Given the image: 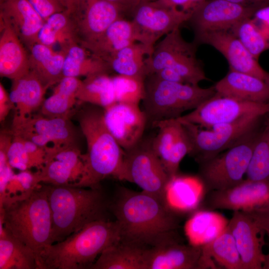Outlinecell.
<instances>
[{"instance_id": "36", "label": "cell", "mask_w": 269, "mask_h": 269, "mask_svg": "<svg viewBox=\"0 0 269 269\" xmlns=\"http://www.w3.org/2000/svg\"><path fill=\"white\" fill-rule=\"evenodd\" d=\"M79 102L103 109L116 102L112 77L98 74L82 80L77 95Z\"/></svg>"}, {"instance_id": "49", "label": "cell", "mask_w": 269, "mask_h": 269, "mask_svg": "<svg viewBox=\"0 0 269 269\" xmlns=\"http://www.w3.org/2000/svg\"><path fill=\"white\" fill-rule=\"evenodd\" d=\"M229 1L247 6L260 8L269 4V0H227Z\"/></svg>"}, {"instance_id": "44", "label": "cell", "mask_w": 269, "mask_h": 269, "mask_svg": "<svg viewBox=\"0 0 269 269\" xmlns=\"http://www.w3.org/2000/svg\"><path fill=\"white\" fill-rule=\"evenodd\" d=\"M250 19L269 47V4L258 8Z\"/></svg>"}, {"instance_id": "41", "label": "cell", "mask_w": 269, "mask_h": 269, "mask_svg": "<svg viewBox=\"0 0 269 269\" xmlns=\"http://www.w3.org/2000/svg\"><path fill=\"white\" fill-rule=\"evenodd\" d=\"M250 17L238 23L231 31L240 39L250 53L258 60L263 52L269 49V47L265 39L255 28Z\"/></svg>"}, {"instance_id": "52", "label": "cell", "mask_w": 269, "mask_h": 269, "mask_svg": "<svg viewBox=\"0 0 269 269\" xmlns=\"http://www.w3.org/2000/svg\"><path fill=\"white\" fill-rule=\"evenodd\" d=\"M269 269V254L265 255L262 269Z\"/></svg>"}, {"instance_id": "9", "label": "cell", "mask_w": 269, "mask_h": 269, "mask_svg": "<svg viewBox=\"0 0 269 269\" xmlns=\"http://www.w3.org/2000/svg\"><path fill=\"white\" fill-rule=\"evenodd\" d=\"M265 115H249L232 123L217 125L209 128L178 121L191 144L189 155L200 163L230 147L255 128Z\"/></svg>"}, {"instance_id": "5", "label": "cell", "mask_w": 269, "mask_h": 269, "mask_svg": "<svg viewBox=\"0 0 269 269\" xmlns=\"http://www.w3.org/2000/svg\"><path fill=\"white\" fill-rule=\"evenodd\" d=\"M120 241L116 220L93 221L64 240L46 247L38 257L37 269H91L105 250Z\"/></svg>"}, {"instance_id": "28", "label": "cell", "mask_w": 269, "mask_h": 269, "mask_svg": "<svg viewBox=\"0 0 269 269\" xmlns=\"http://www.w3.org/2000/svg\"><path fill=\"white\" fill-rule=\"evenodd\" d=\"M30 70L48 88L57 84L63 77L65 53L37 42L28 50Z\"/></svg>"}, {"instance_id": "45", "label": "cell", "mask_w": 269, "mask_h": 269, "mask_svg": "<svg viewBox=\"0 0 269 269\" xmlns=\"http://www.w3.org/2000/svg\"><path fill=\"white\" fill-rule=\"evenodd\" d=\"M46 20L52 14L65 10L59 0H27Z\"/></svg>"}, {"instance_id": "8", "label": "cell", "mask_w": 269, "mask_h": 269, "mask_svg": "<svg viewBox=\"0 0 269 269\" xmlns=\"http://www.w3.org/2000/svg\"><path fill=\"white\" fill-rule=\"evenodd\" d=\"M196 52V43L186 41L177 27L164 36L145 58L146 76L168 69L178 75L185 83L198 85L208 79Z\"/></svg>"}, {"instance_id": "35", "label": "cell", "mask_w": 269, "mask_h": 269, "mask_svg": "<svg viewBox=\"0 0 269 269\" xmlns=\"http://www.w3.org/2000/svg\"><path fill=\"white\" fill-rule=\"evenodd\" d=\"M145 55L148 56L145 47L139 42L133 43L120 50L108 61L111 71L117 75L145 79Z\"/></svg>"}, {"instance_id": "54", "label": "cell", "mask_w": 269, "mask_h": 269, "mask_svg": "<svg viewBox=\"0 0 269 269\" xmlns=\"http://www.w3.org/2000/svg\"></svg>"}, {"instance_id": "18", "label": "cell", "mask_w": 269, "mask_h": 269, "mask_svg": "<svg viewBox=\"0 0 269 269\" xmlns=\"http://www.w3.org/2000/svg\"><path fill=\"white\" fill-rule=\"evenodd\" d=\"M228 227L234 238L243 269H262L266 232L250 215L240 211H234Z\"/></svg>"}, {"instance_id": "46", "label": "cell", "mask_w": 269, "mask_h": 269, "mask_svg": "<svg viewBox=\"0 0 269 269\" xmlns=\"http://www.w3.org/2000/svg\"><path fill=\"white\" fill-rule=\"evenodd\" d=\"M165 4L191 13L206 0H159Z\"/></svg>"}, {"instance_id": "38", "label": "cell", "mask_w": 269, "mask_h": 269, "mask_svg": "<svg viewBox=\"0 0 269 269\" xmlns=\"http://www.w3.org/2000/svg\"><path fill=\"white\" fill-rule=\"evenodd\" d=\"M181 125L177 119H173L157 122L153 126L157 127L159 131L151 139V147L163 167L168 159Z\"/></svg>"}, {"instance_id": "4", "label": "cell", "mask_w": 269, "mask_h": 269, "mask_svg": "<svg viewBox=\"0 0 269 269\" xmlns=\"http://www.w3.org/2000/svg\"><path fill=\"white\" fill-rule=\"evenodd\" d=\"M0 207V226L30 249L37 260L41 251L52 244L51 212L42 185L7 196Z\"/></svg>"}, {"instance_id": "14", "label": "cell", "mask_w": 269, "mask_h": 269, "mask_svg": "<svg viewBox=\"0 0 269 269\" xmlns=\"http://www.w3.org/2000/svg\"><path fill=\"white\" fill-rule=\"evenodd\" d=\"M12 134L45 147L76 144L77 132L70 116L50 118L42 114L31 115L12 122Z\"/></svg>"}, {"instance_id": "40", "label": "cell", "mask_w": 269, "mask_h": 269, "mask_svg": "<svg viewBox=\"0 0 269 269\" xmlns=\"http://www.w3.org/2000/svg\"><path fill=\"white\" fill-rule=\"evenodd\" d=\"M77 101L76 95L55 88L53 93L44 100L40 113L50 118L70 116Z\"/></svg>"}, {"instance_id": "50", "label": "cell", "mask_w": 269, "mask_h": 269, "mask_svg": "<svg viewBox=\"0 0 269 269\" xmlns=\"http://www.w3.org/2000/svg\"><path fill=\"white\" fill-rule=\"evenodd\" d=\"M112 2L122 7L125 11H132L140 0H105Z\"/></svg>"}, {"instance_id": "32", "label": "cell", "mask_w": 269, "mask_h": 269, "mask_svg": "<svg viewBox=\"0 0 269 269\" xmlns=\"http://www.w3.org/2000/svg\"><path fill=\"white\" fill-rule=\"evenodd\" d=\"M64 52L63 77L86 78L109 74L111 71L107 63L95 56L79 43L71 44Z\"/></svg>"}, {"instance_id": "1", "label": "cell", "mask_w": 269, "mask_h": 269, "mask_svg": "<svg viewBox=\"0 0 269 269\" xmlns=\"http://www.w3.org/2000/svg\"><path fill=\"white\" fill-rule=\"evenodd\" d=\"M110 209L123 243L147 248L181 241L178 216L168 205L151 194L121 187Z\"/></svg>"}, {"instance_id": "29", "label": "cell", "mask_w": 269, "mask_h": 269, "mask_svg": "<svg viewBox=\"0 0 269 269\" xmlns=\"http://www.w3.org/2000/svg\"><path fill=\"white\" fill-rule=\"evenodd\" d=\"M229 221L214 210H198L185 224V234L190 244L202 246L219 236L226 228Z\"/></svg>"}, {"instance_id": "27", "label": "cell", "mask_w": 269, "mask_h": 269, "mask_svg": "<svg viewBox=\"0 0 269 269\" xmlns=\"http://www.w3.org/2000/svg\"><path fill=\"white\" fill-rule=\"evenodd\" d=\"M216 264L227 269H243L234 238L228 226L215 239L201 246L199 269H217Z\"/></svg>"}, {"instance_id": "16", "label": "cell", "mask_w": 269, "mask_h": 269, "mask_svg": "<svg viewBox=\"0 0 269 269\" xmlns=\"http://www.w3.org/2000/svg\"><path fill=\"white\" fill-rule=\"evenodd\" d=\"M259 8L227 0H206L191 13L190 22L195 36L208 32L231 30L251 17Z\"/></svg>"}, {"instance_id": "13", "label": "cell", "mask_w": 269, "mask_h": 269, "mask_svg": "<svg viewBox=\"0 0 269 269\" xmlns=\"http://www.w3.org/2000/svg\"><path fill=\"white\" fill-rule=\"evenodd\" d=\"M269 113V102L239 100L216 94L189 113L177 118L204 128L234 122L244 117Z\"/></svg>"}, {"instance_id": "3", "label": "cell", "mask_w": 269, "mask_h": 269, "mask_svg": "<svg viewBox=\"0 0 269 269\" xmlns=\"http://www.w3.org/2000/svg\"><path fill=\"white\" fill-rule=\"evenodd\" d=\"M52 216L51 243L62 241L87 224L107 220L110 204L101 188L42 185Z\"/></svg>"}, {"instance_id": "23", "label": "cell", "mask_w": 269, "mask_h": 269, "mask_svg": "<svg viewBox=\"0 0 269 269\" xmlns=\"http://www.w3.org/2000/svg\"><path fill=\"white\" fill-rule=\"evenodd\" d=\"M30 71L28 50L10 25L0 18V75L13 80Z\"/></svg>"}, {"instance_id": "26", "label": "cell", "mask_w": 269, "mask_h": 269, "mask_svg": "<svg viewBox=\"0 0 269 269\" xmlns=\"http://www.w3.org/2000/svg\"><path fill=\"white\" fill-rule=\"evenodd\" d=\"M136 42L137 34L132 21L121 17L98 37L81 45L95 56L107 63L120 50Z\"/></svg>"}, {"instance_id": "21", "label": "cell", "mask_w": 269, "mask_h": 269, "mask_svg": "<svg viewBox=\"0 0 269 269\" xmlns=\"http://www.w3.org/2000/svg\"><path fill=\"white\" fill-rule=\"evenodd\" d=\"M201 246L173 241L147 248L145 269H199Z\"/></svg>"}, {"instance_id": "17", "label": "cell", "mask_w": 269, "mask_h": 269, "mask_svg": "<svg viewBox=\"0 0 269 269\" xmlns=\"http://www.w3.org/2000/svg\"><path fill=\"white\" fill-rule=\"evenodd\" d=\"M108 130L121 147L128 150L141 138L147 124L139 104L116 102L104 109Z\"/></svg>"}, {"instance_id": "12", "label": "cell", "mask_w": 269, "mask_h": 269, "mask_svg": "<svg viewBox=\"0 0 269 269\" xmlns=\"http://www.w3.org/2000/svg\"><path fill=\"white\" fill-rule=\"evenodd\" d=\"M205 209L240 211L254 218L269 216V180L244 179L225 190L206 194Z\"/></svg>"}, {"instance_id": "31", "label": "cell", "mask_w": 269, "mask_h": 269, "mask_svg": "<svg viewBox=\"0 0 269 269\" xmlns=\"http://www.w3.org/2000/svg\"><path fill=\"white\" fill-rule=\"evenodd\" d=\"M204 186L199 178L180 176L170 179L167 187V200L170 207L181 211L195 209L203 195Z\"/></svg>"}, {"instance_id": "51", "label": "cell", "mask_w": 269, "mask_h": 269, "mask_svg": "<svg viewBox=\"0 0 269 269\" xmlns=\"http://www.w3.org/2000/svg\"><path fill=\"white\" fill-rule=\"evenodd\" d=\"M252 217V216H251ZM258 225L269 237V216L260 218H254Z\"/></svg>"}, {"instance_id": "2", "label": "cell", "mask_w": 269, "mask_h": 269, "mask_svg": "<svg viewBox=\"0 0 269 269\" xmlns=\"http://www.w3.org/2000/svg\"><path fill=\"white\" fill-rule=\"evenodd\" d=\"M79 110L77 120L87 142V152L82 154L83 175L74 186L100 188L104 179L113 177L122 180L124 150L105 123L104 109L88 104Z\"/></svg>"}, {"instance_id": "10", "label": "cell", "mask_w": 269, "mask_h": 269, "mask_svg": "<svg viewBox=\"0 0 269 269\" xmlns=\"http://www.w3.org/2000/svg\"><path fill=\"white\" fill-rule=\"evenodd\" d=\"M124 151L122 180L136 184L142 191L169 205L167 187L170 178L153 150L151 139L141 138Z\"/></svg>"}, {"instance_id": "24", "label": "cell", "mask_w": 269, "mask_h": 269, "mask_svg": "<svg viewBox=\"0 0 269 269\" xmlns=\"http://www.w3.org/2000/svg\"><path fill=\"white\" fill-rule=\"evenodd\" d=\"M214 87L221 96L247 102H269V88L265 80L249 74L230 69Z\"/></svg>"}, {"instance_id": "43", "label": "cell", "mask_w": 269, "mask_h": 269, "mask_svg": "<svg viewBox=\"0 0 269 269\" xmlns=\"http://www.w3.org/2000/svg\"><path fill=\"white\" fill-rule=\"evenodd\" d=\"M191 149L189 138L181 124L168 159L164 166L170 178L178 174L181 160L189 154Z\"/></svg>"}, {"instance_id": "15", "label": "cell", "mask_w": 269, "mask_h": 269, "mask_svg": "<svg viewBox=\"0 0 269 269\" xmlns=\"http://www.w3.org/2000/svg\"><path fill=\"white\" fill-rule=\"evenodd\" d=\"M42 167L34 174V184L54 185L73 184L81 178L84 169L82 153L76 144L45 147Z\"/></svg>"}, {"instance_id": "11", "label": "cell", "mask_w": 269, "mask_h": 269, "mask_svg": "<svg viewBox=\"0 0 269 269\" xmlns=\"http://www.w3.org/2000/svg\"><path fill=\"white\" fill-rule=\"evenodd\" d=\"M132 22L137 42L147 49L149 56L156 41L189 20L191 14L169 6L159 0H140L132 10Z\"/></svg>"}, {"instance_id": "33", "label": "cell", "mask_w": 269, "mask_h": 269, "mask_svg": "<svg viewBox=\"0 0 269 269\" xmlns=\"http://www.w3.org/2000/svg\"><path fill=\"white\" fill-rule=\"evenodd\" d=\"M38 42L54 48L57 44L65 51L78 42L75 23L66 10L56 12L45 20L38 34Z\"/></svg>"}, {"instance_id": "42", "label": "cell", "mask_w": 269, "mask_h": 269, "mask_svg": "<svg viewBox=\"0 0 269 269\" xmlns=\"http://www.w3.org/2000/svg\"><path fill=\"white\" fill-rule=\"evenodd\" d=\"M10 144L6 151L8 164L11 168L20 171L36 168L23 138L13 135Z\"/></svg>"}, {"instance_id": "47", "label": "cell", "mask_w": 269, "mask_h": 269, "mask_svg": "<svg viewBox=\"0 0 269 269\" xmlns=\"http://www.w3.org/2000/svg\"><path fill=\"white\" fill-rule=\"evenodd\" d=\"M14 108L11 101L9 94L5 90L3 86L0 83V121L3 122L11 110Z\"/></svg>"}, {"instance_id": "30", "label": "cell", "mask_w": 269, "mask_h": 269, "mask_svg": "<svg viewBox=\"0 0 269 269\" xmlns=\"http://www.w3.org/2000/svg\"><path fill=\"white\" fill-rule=\"evenodd\" d=\"M146 249L120 241L105 250L90 269H145Z\"/></svg>"}, {"instance_id": "25", "label": "cell", "mask_w": 269, "mask_h": 269, "mask_svg": "<svg viewBox=\"0 0 269 269\" xmlns=\"http://www.w3.org/2000/svg\"><path fill=\"white\" fill-rule=\"evenodd\" d=\"M12 81L9 96L15 110L12 122H16L32 115L41 107L48 87L31 70Z\"/></svg>"}, {"instance_id": "48", "label": "cell", "mask_w": 269, "mask_h": 269, "mask_svg": "<svg viewBox=\"0 0 269 269\" xmlns=\"http://www.w3.org/2000/svg\"><path fill=\"white\" fill-rule=\"evenodd\" d=\"M65 10L71 15L79 8L83 0H59Z\"/></svg>"}, {"instance_id": "39", "label": "cell", "mask_w": 269, "mask_h": 269, "mask_svg": "<svg viewBox=\"0 0 269 269\" xmlns=\"http://www.w3.org/2000/svg\"><path fill=\"white\" fill-rule=\"evenodd\" d=\"M116 102L139 104L144 95V79L117 75L112 76Z\"/></svg>"}, {"instance_id": "7", "label": "cell", "mask_w": 269, "mask_h": 269, "mask_svg": "<svg viewBox=\"0 0 269 269\" xmlns=\"http://www.w3.org/2000/svg\"><path fill=\"white\" fill-rule=\"evenodd\" d=\"M263 120L227 149L199 163V178L206 194L232 188L244 180Z\"/></svg>"}, {"instance_id": "6", "label": "cell", "mask_w": 269, "mask_h": 269, "mask_svg": "<svg viewBox=\"0 0 269 269\" xmlns=\"http://www.w3.org/2000/svg\"><path fill=\"white\" fill-rule=\"evenodd\" d=\"M216 93L214 86L203 88L150 75L144 80L142 111L147 123L153 126L161 121L178 118L183 112L194 110Z\"/></svg>"}, {"instance_id": "19", "label": "cell", "mask_w": 269, "mask_h": 269, "mask_svg": "<svg viewBox=\"0 0 269 269\" xmlns=\"http://www.w3.org/2000/svg\"><path fill=\"white\" fill-rule=\"evenodd\" d=\"M195 42L208 44L227 60L230 69L265 80L267 72L231 30L208 32L195 36Z\"/></svg>"}, {"instance_id": "53", "label": "cell", "mask_w": 269, "mask_h": 269, "mask_svg": "<svg viewBox=\"0 0 269 269\" xmlns=\"http://www.w3.org/2000/svg\"><path fill=\"white\" fill-rule=\"evenodd\" d=\"M264 80L269 88V73H267V74Z\"/></svg>"}, {"instance_id": "34", "label": "cell", "mask_w": 269, "mask_h": 269, "mask_svg": "<svg viewBox=\"0 0 269 269\" xmlns=\"http://www.w3.org/2000/svg\"><path fill=\"white\" fill-rule=\"evenodd\" d=\"M34 253L0 226V269H37Z\"/></svg>"}, {"instance_id": "20", "label": "cell", "mask_w": 269, "mask_h": 269, "mask_svg": "<svg viewBox=\"0 0 269 269\" xmlns=\"http://www.w3.org/2000/svg\"><path fill=\"white\" fill-rule=\"evenodd\" d=\"M125 10L105 0H83L78 10L71 15L79 43L91 42L101 35Z\"/></svg>"}, {"instance_id": "22", "label": "cell", "mask_w": 269, "mask_h": 269, "mask_svg": "<svg viewBox=\"0 0 269 269\" xmlns=\"http://www.w3.org/2000/svg\"><path fill=\"white\" fill-rule=\"evenodd\" d=\"M0 18L10 25L27 50L38 42L45 21L27 0H0Z\"/></svg>"}, {"instance_id": "37", "label": "cell", "mask_w": 269, "mask_h": 269, "mask_svg": "<svg viewBox=\"0 0 269 269\" xmlns=\"http://www.w3.org/2000/svg\"><path fill=\"white\" fill-rule=\"evenodd\" d=\"M246 176L249 180H269V113L264 118Z\"/></svg>"}]
</instances>
